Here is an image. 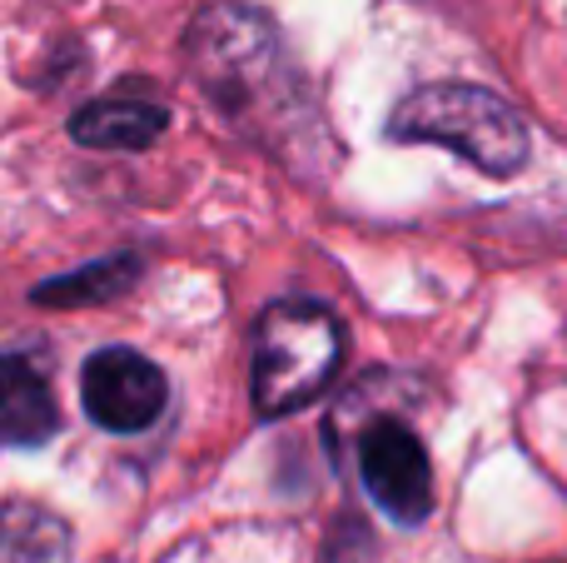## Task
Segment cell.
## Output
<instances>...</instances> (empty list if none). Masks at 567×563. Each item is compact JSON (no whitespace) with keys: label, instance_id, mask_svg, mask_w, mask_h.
<instances>
[{"label":"cell","instance_id":"7","mask_svg":"<svg viewBox=\"0 0 567 563\" xmlns=\"http://www.w3.org/2000/svg\"><path fill=\"white\" fill-rule=\"evenodd\" d=\"M169 110L155 100H135V95H105L90 100L85 110H75L70 135L90 150H145L165 135Z\"/></svg>","mask_w":567,"mask_h":563},{"label":"cell","instance_id":"8","mask_svg":"<svg viewBox=\"0 0 567 563\" xmlns=\"http://www.w3.org/2000/svg\"><path fill=\"white\" fill-rule=\"evenodd\" d=\"M145 275V259L140 255H110L95 265H80L70 275H55L35 289V305L45 309H85V305H105L135 289V279Z\"/></svg>","mask_w":567,"mask_h":563},{"label":"cell","instance_id":"4","mask_svg":"<svg viewBox=\"0 0 567 563\" xmlns=\"http://www.w3.org/2000/svg\"><path fill=\"white\" fill-rule=\"evenodd\" d=\"M80 399L85 414L110 434H145L169 399V379L155 359H145L140 349H95L80 369Z\"/></svg>","mask_w":567,"mask_h":563},{"label":"cell","instance_id":"6","mask_svg":"<svg viewBox=\"0 0 567 563\" xmlns=\"http://www.w3.org/2000/svg\"><path fill=\"white\" fill-rule=\"evenodd\" d=\"M60 429V405L50 379L30 359L0 355V439L6 444H45Z\"/></svg>","mask_w":567,"mask_h":563},{"label":"cell","instance_id":"2","mask_svg":"<svg viewBox=\"0 0 567 563\" xmlns=\"http://www.w3.org/2000/svg\"><path fill=\"white\" fill-rule=\"evenodd\" d=\"M389 135L393 140H419V145H449L453 155H463L473 170L493 180H508L528 165L533 140L528 125L518 120V110L503 95L483 85H423L413 95H403L389 115Z\"/></svg>","mask_w":567,"mask_h":563},{"label":"cell","instance_id":"9","mask_svg":"<svg viewBox=\"0 0 567 563\" xmlns=\"http://www.w3.org/2000/svg\"><path fill=\"white\" fill-rule=\"evenodd\" d=\"M70 524L25 499L0 504V563H65Z\"/></svg>","mask_w":567,"mask_h":563},{"label":"cell","instance_id":"1","mask_svg":"<svg viewBox=\"0 0 567 563\" xmlns=\"http://www.w3.org/2000/svg\"><path fill=\"white\" fill-rule=\"evenodd\" d=\"M185 60L229 130L279 155L284 165L319 155V115L275 20L245 0H215L189 20Z\"/></svg>","mask_w":567,"mask_h":563},{"label":"cell","instance_id":"3","mask_svg":"<svg viewBox=\"0 0 567 563\" xmlns=\"http://www.w3.org/2000/svg\"><path fill=\"white\" fill-rule=\"evenodd\" d=\"M343 365V325L319 299H279L265 309L255 335V409L284 419L309 409Z\"/></svg>","mask_w":567,"mask_h":563},{"label":"cell","instance_id":"5","mask_svg":"<svg viewBox=\"0 0 567 563\" xmlns=\"http://www.w3.org/2000/svg\"><path fill=\"white\" fill-rule=\"evenodd\" d=\"M359 479L393 524H423L433 514V464L423 439L399 419H373L359 439Z\"/></svg>","mask_w":567,"mask_h":563}]
</instances>
